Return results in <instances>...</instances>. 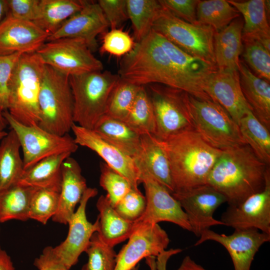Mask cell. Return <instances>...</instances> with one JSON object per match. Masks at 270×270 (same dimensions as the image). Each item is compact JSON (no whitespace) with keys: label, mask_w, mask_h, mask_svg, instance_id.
<instances>
[{"label":"cell","mask_w":270,"mask_h":270,"mask_svg":"<svg viewBox=\"0 0 270 270\" xmlns=\"http://www.w3.org/2000/svg\"><path fill=\"white\" fill-rule=\"evenodd\" d=\"M118 74L122 79L138 86L160 84L182 90L201 100H212L177 70L152 30L124 56Z\"/></svg>","instance_id":"6da1fadb"},{"label":"cell","mask_w":270,"mask_h":270,"mask_svg":"<svg viewBox=\"0 0 270 270\" xmlns=\"http://www.w3.org/2000/svg\"><path fill=\"white\" fill-rule=\"evenodd\" d=\"M269 168L248 145L230 148L222 150L206 184L222 194L228 206H236L264 189Z\"/></svg>","instance_id":"7a4b0ae2"},{"label":"cell","mask_w":270,"mask_h":270,"mask_svg":"<svg viewBox=\"0 0 270 270\" xmlns=\"http://www.w3.org/2000/svg\"><path fill=\"white\" fill-rule=\"evenodd\" d=\"M160 140L169 160L172 193L206 184L208 176L222 150L209 144L194 130Z\"/></svg>","instance_id":"3957f363"},{"label":"cell","mask_w":270,"mask_h":270,"mask_svg":"<svg viewBox=\"0 0 270 270\" xmlns=\"http://www.w3.org/2000/svg\"><path fill=\"white\" fill-rule=\"evenodd\" d=\"M46 66L38 52L24 54L12 71L7 110L24 125H38L40 122L38 96Z\"/></svg>","instance_id":"277c9868"},{"label":"cell","mask_w":270,"mask_h":270,"mask_svg":"<svg viewBox=\"0 0 270 270\" xmlns=\"http://www.w3.org/2000/svg\"><path fill=\"white\" fill-rule=\"evenodd\" d=\"M120 78L109 71H96L69 77L74 102V121L93 130L105 114L109 96Z\"/></svg>","instance_id":"5b68a950"},{"label":"cell","mask_w":270,"mask_h":270,"mask_svg":"<svg viewBox=\"0 0 270 270\" xmlns=\"http://www.w3.org/2000/svg\"><path fill=\"white\" fill-rule=\"evenodd\" d=\"M38 126L52 134L64 136L74 124V102L69 76L46 66L38 96Z\"/></svg>","instance_id":"8992f818"},{"label":"cell","mask_w":270,"mask_h":270,"mask_svg":"<svg viewBox=\"0 0 270 270\" xmlns=\"http://www.w3.org/2000/svg\"><path fill=\"white\" fill-rule=\"evenodd\" d=\"M185 98L194 130L209 144L221 150L246 144L238 125L218 103L187 92Z\"/></svg>","instance_id":"52a82bcc"},{"label":"cell","mask_w":270,"mask_h":270,"mask_svg":"<svg viewBox=\"0 0 270 270\" xmlns=\"http://www.w3.org/2000/svg\"><path fill=\"white\" fill-rule=\"evenodd\" d=\"M152 30L187 54L216 66L212 28L184 21L162 6Z\"/></svg>","instance_id":"ba28073f"},{"label":"cell","mask_w":270,"mask_h":270,"mask_svg":"<svg viewBox=\"0 0 270 270\" xmlns=\"http://www.w3.org/2000/svg\"><path fill=\"white\" fill-rule=\"evenodd\" d=\"M36 52L46 65L69 77L102 71L104 68L86 41L80 38H64L47 41Z\"/></svg>","instance_id":"9c48e42d"},{"label":"cell","mask_w":270,"mask_h":270,"mask_svg":"<svg viewBox=\"0 0 270 270\" xmlns=\"http://www.w3.org/2000/svg\"><path fill=\"white\" fill-rule=\"evenodd\" d=\"M148 86L156 138L164 140L182 132L194 130L186 104V92L160 84Z\"/></svg>","instance_id":"30bf717a"},{"label":"cell","mask_w":270,"mask_h":270,"mask_svg":"<svg viewBox=\"0 0 270 270\" xmlns=\"http://www.w3.org/2000/svg\"><path fill=\"white\" fill-rule=\"evenodd\" d=\"M3 114L20 142L24 170L53 155L74 153L78 148L68 134L59 136L42 129L38 125H24L14 119L7 110L3 111Z\"/></svg>","instance_id":"8fae6325"},{"label":"cell","mask_w":270,"mask_h":270,"mask_svg":"<svg viewBox=\"0 0 270 270\" xmlns=\"http://www.w3.org/2000/svg\"><path fill=\"white\" fill-rule=\"evenodd\" d=\"M136 166L140 184H143L145 190L146 207L141 217L134 222V228L139 225H154L161 222H168L191 232L186 214L178 201L144 168Z\"/></svg>","instance_id":"7c38bea8"},{"label":"cell","mask_w":270,"mask_h":270,"mask_svg":"<svg viewBox=\"0 0 270 270\" xmlns=\"http://www.w3.org/2000/svg\"><path fill=\"white\" fill-rule=\"evenodd\" d=\"M186 214L191 232L200 237L202 232L212 226L224 225L214 218L215 210L226 202V198L206 184L180 192L172 194Z\"/></svg>","instance_id":"4fadbf2b"},{"label":"cell","mask_w":270,"mask_h":270,"mask_svg":"<svg viewBox=\"0 0 270 270\" xmlns=\"http://www.w3.org/2000/svg\"><path fill=\"white\" fill-rule=\"evenodd\" d=\"M94 188H88L84 192L77 210L70 218L68 232L64 240L53 248L54 252L68 268L76 265L82 253L84 252L92 234L98 231V218L94 223L86 217L88 200L98 194Z\"/></svg>","instance_id":"5bb4252c"},{"label":"cell","mask_w":270,"mask_h":270,"mask_svg":"<svg viewBox=\"0 0 270 270\" xmlns=\"http://www.w3.org/2000/svg\"><path fill=\"white\" fill-rule=\"evenodd\" d=\"M207 240L216 242L229 253L234 270H250L254 256L261 246L270 241V234L254 228L236 229L230 235L210 230H202L194 246Z\"/></svg>","instance_id":"9a60e30c"},{"label":"cell","mask_w":270,"mask_h":270,"mask_svg":"<svg viewBox=\"0 0 270 270\" xmlns=\"http://www.w3.org/2000/svg\"><path fill=\"white\" fill-rule=\"evenodd\" d=\"M169 243L168 234L158 224L136 226L127 244L117 254L114 270H131L144 258H156Z\"/></svg>","instance_id":"2e32d148"},{"label":"cell","mask_w":270,"mask_h":270,"mask_svg":"<svg viewBox=\"0 0 270 270\" xmlns=\"http://www.w3.org/2000/svg\"><path fill=\"white\" fill-rule=\"evenodd\" d=\"M224 226L236 229L254 228L270 234V170L264 189L234 206H228L220 220Z\"/></svg>","instance_id":"e0dca14e"},{"label":"cell","mask_w":270,"mask_h":270,"mask_svg":"<svg viewBox=\"0 0 270 270\" xmlns=\"http://www.w3.org/2000/svg\"><path fill=\"white\" fill-rule=\"evenodd\" d=\"M71 130L74 136V142L78 146L88 148L96 152L109 167L125 177L132 188L139 190V171L132 158L106 141L93 130L74 123Z\"/></svg>","instance_id":"ac0fdd59"},{"label":"cell","mask_w":270,"mask_h":270,"mask_svg":"<svg viewBox=\"0 0 270 270\" xmlns=\"http://www.w3.org/2000/svg\"><path fill=\"white\" fill-rule=\"evenodd\" d=\"M49 36L33 22L6 15L0 23V56L36 52Z\"/></svg>","instance_id":"d6986e66"},{"label":"cell","mask_w":270,"mask_h":270,"mask_svg":"<svg viewBox=\"0 0 270 270\" xmlns=\"http://www.w3.org/2000/svg\"><path fill=\"white\" fill-rule=\"evenodd\" d=\"M203 90L238 125L241 118L252 111L242 94L238 70L218 69L206 82Z\"/></svg>","instance_id":"ffe728a7"},{"label":"cell","mask_w":270,"mask_h":270,"mask_svg":"<svg viewBox=\"0 0 270 270\" xmlns=\"http://www.w3.org/2000/svg\"><path fill=\"white\" fill-rule=\"evenodd\" d=\"M108 26L98 3L87 1L83 8L66 20L47 41L64 38H80L86 41L92 52L98 46L96 37L106 32Z\"/></svg>","instance_id":"44dd1931"},{"label":"cell","mask_w":270,"mask_h":270,"mask_svg":"<svg viewBox=\"0 0 270 270\" xmlns=\"http://www.w3.org/2000/svg\"><path fill=\"white\" fill-rule=\"evenodd\" d=\"M87 188L79 164L74 158L68 157L62 164L59 204L56 214L52 218V221L68 224Z\"/></svg>","instance_id":"7402d4cb"},{"label":"cell","mask_w":270,"mask_h":270,"mask_svg":"<svg viewBox=\"0 0 270 270\" xmlns=\"http://www.w3.org/2000/svg\"><path fill=\"white\" fill-rule=\"evenodd\" d=\"M152 30L155 39L177 70L188 80L204 91L205 83L217 70L216 66L187 54L160 34Z\"/></svg>","instance_id":"603a6c76"},{"label":"cell","mask_w":270,"mask_h":270,"mask_svg":"<svg viewBox=\"0 0 270 270\" xmlns=\"http://www.w3.org/2000/svg\"><path fill=\"white\" fill-rule=\"evenodd\" d=\"M238 71L244 96L256 118L268 130L270 128V82L256 76L240 60Z\"/></svg>","instance_id":"cb8c5ba5"},{"label":"cell","mask_w":270,"mask_h":270,"mask_svg":"<svg viewBox=\"0 0 270 270\" xmlns=\"http://www.w3.org/2000/svg\"><path fill=\"white\" fill-rule=\"evenodd\" d=\"M243 20L238 17L222 30L215 32L214 48L218 70H238L243 50Z\"/></svg>","instance_id":"d4e9b609"},{"label":"cell","mask_w":270,"mask_h":270,"mask_svg":"<svg viewBox=\"0 0 270 270\" xmlns=\"http://www.w3.org/2000/svg\"><path fill=\"white\" fill-rule=\"evenodd\" d=\"M171 194L174 192L168 155L160 139L150 134H141V150L135 160Z\"/></svg>","instance_id":"484cf974"},{"label":"cell","mask_w":270,"mask_h":270,"mask_svg":"<svg viewBox=\"0 0 270 270\" xmlns=\"http://www.w3.org/2000/svg\"><path fill=\"white\" fill-rule=\"evenodd\" d=\"M228 2L243 16L242 40H257L270 52V28L265 0H228Z\"/></svg>","instance_id":"4316f807"},{"label":"cell","mask_w":270,"mask_h":270,"mask_svg":"<svg viewBox=\"0 0 270 270\" xmlns=\"http://www.w3.org/2000/svg\"><path fill=\"white\" fill-rule=\"evenodd\" d=\"M93 130L134 160L139 157L141 134L124 121L104 114L98 121Z\"/></svg>","instance_id":"83f0119b"},{"label":"cell","mask_w":270,"mask_h":270,"mask_svg":"<svg viewBox=\"0 0 270 270\" xmlns=\"http://www.w3.org/2000/svg\"><path fill=\"white\" fill-rule=\"evenodd\" d=\"M96 206L99 212L97 233L100 240L112 248L128 240L134 231V222L122 217L106 196L99 197Z\"/></svg>","instance_id":"f1b7e54d"},{"label":"cell","mask_w":270,"mask_h":270,"mask_svg":"<svg viewBox=\"0 0 270 270\" xmlns=\"http://www.w3.org/2000/svg\"><path fill=\"white\" fill-rule=\"evenodd\" d=\"M71 154L62 153L40 160L24 170L17 184L32 188L60 190L62 164Z\"/></svg>","instance_id":"f546056e"},{"label":"cell","mask_w":270,"mask_h":270,"mask_svg":"<svg viewBox=\"0 0 270 270\" xmlns=\"http://www.w3.org/2000/svg\"><path fill=\"white\" fill-rule=\"evenodd\" d=\"M86 0H40L36 16L33 22L50 36L63 23L80 10Z\"/></svg>","instance_id":"4dcf8cb0"},{"label":"cell","mask_w":270,"mask_h":270,"mask_svg":"<svg viewBox=\"0 0 270 270\" xmlns=\"http://www.w3.org/2000/svg\"><path fill=\"white\" fill-rule=\"evenodd\" d=\"M20 148L12 129L0 142V192L17 184L24 172Z\"/></svg>","instance_id":"1f68e13d"},{"label":"cell","mask_w":270,"mask_h":270,"mask_svg":"<svg viewBox=\"0 0 270 270\" xmlns=\"http://www.w3.org/2000/svg\"><path fill=\"white\" fill-rule=\"evenodd\" d=\"M34 188L16 184L0 192V223L29 220Z\"/></svg>","instance_id":"d6a6232c"},{"label":"cell","mask_w":270,"mask_h":270,"mask_svg":"<svg viewBox=\"0 0 270 270\" xmlns=\"http://www.w3.org/2000/svg\"><path fill=\"white\" fill-rule=\"evenodd\" d=\"M238 126L246 144L262 162L269 166L270 130L256 118L252 111L248 112L241 118Z\"/></svg>","instance_id":"836d02e7"},{"label":"cell","mask_w":270,"mask_h":270,"mask_svg":"<svg viewBox=\"0 0 270 270\" xmlns=\"http://www.w3.org/2000/svg\"><path fill=\"white\" fill-rule=\"evenodd\" d=\"M240 16V12L228 0H199L197 5L198 24L210 26L216 32L222 30Z\"/></svg>","instance_id":"e575fe53"},{"label":"cell","mask_w":270,"mask_h":270,"mask_svg":"<svg viewBox=\"0 0 270 270\" xmlns=\"http://www.w3.org/2000/svg\"><path fill=\"white\" fill-rule=\"evenodd\" d=\"M128 19L131 21L136 42L146 36L162 6L156 0H126Z\"/></svg>","instance_id":"d590c367"},{"label":"cell","mask_w":270,"mask_h":270,"mask_svg":"<svg viewBox=\"0 0 270 270\" xmlns=\"http://www.w3.org/2000/svg\"><path fill=\"white\" fill-rule=\"evenodd\" d=\"M140 134L156 133V122L152 104L144 86H141L134 104L124 120Z\"/></svg>","instance_id":"8d00e7d4"},{"label":"cell","mask_w":270,"mask_h":270,"mask_svg":"<svg viewBox=\"0 0 270 270\" xmlns=\"http://www.w3.org/2000/svg\"><path fill=\"white\" fill-rule=\"evenodd\" d=\"M140 86L120 78L109 96L104 114L124 121L131 110Z\"/></svg>","instance_id":"74e56055"},{"label":"cell","mask_w":270,"mask_h":270,"mask_svg":"<svg viewBox=\"0 0 270 270\" xmlns=\"http://www.w3.org/2000/svg\"><path fill=\"white\" fill-rule=\"evenodd\" d=\"M60 191L52 188H34L30 202L29 218L46 224L57 212Z\"/></svg>","instance_id":"f35d334b"},{"label":"cell","mask_w":270,"mask_h":270,"mask_svg":"<svg viewBox=\"0 0 270 270\" xmlns=\"http://www.w3.org/2000/svg\"><path fill=\"white\" fill-rule=\"evenodd\" d=\"M84 252L88 260L81 270H114L117 254L100 240L97 232L92 234Z\"/></svg>","instance_id":"ab89813d"},{"label":"cell","mask_w":270,"mask_h":270,"mask_svg":"<svg viewBox=\"0 0 270 270\" xmlns=\"http://www.w3.org/2000/svg\"><path fill=\"white\" fill-rule=\"evenodd\" d=\"M242 44L245 62L256 76L270 82V52L257 40H242Z\"/></svg>","instance_id":"60d3db41"},{"label":"cell","mask_w":270,"mask_h":270,"mask_svg":"<svg viewBox=\"0 0 270 270\" xmlns=\"http://www.w3.org/2000/svg\"><path fill=\"white\" fill-rule=\"evenodd\" d=\"M100 184L106 191V196L114 207L132 189L129 181L120 174L109 167L105 162L100 164Z\"/></svg>","instance_id":"b9f144b4"},{"label":"cell","mask_w":270,"mask_h":270,"mask_svg":"<svg viewBox=\"0 0 270 270\" xmlns=\"http://www.w3.org/2000/svg\"><path fill=\"white\" fill-rule=\"evenodd\" d=\"M136 44L134 39L126 32L120 28L111 29L104 34L100 50L120 57L124 56L133 49Z\"/></svg>","instance_id":"7bdbcfd3"},{"label":"cell","mask_w":270,"mask_h":270,"mask_svg":"<svg viewBox=\"0 0 270 270\" xmlns=\"http://www.w3.org/2000/svg\"><path fill=\"white\" fill-rule=\"evenodd\" d=\"M146 200L139 190L132 188L114 207L124 218L134 222L144 214Z\"/></svg>","instance_id":"ee69618b"},{"label":"cell","mask_w":270,"mask_h":270,"mask_svg":"<svg viewBox=\"0 0 270 270\" xmlns=\"http://www.w3.org/2000/svg\"><path fill=\"white\" fill-rule=\"evenodd\" d=\"M22 54L0 56V108L4 111L8 107V84L10 78Z\"/></svg>","instance_id":"f6af8a7d"},{"label":"cell","mask_w":270,"mask_h":270,"mask_svg":"<svg viewBox=\"0 0 270 270\" xmlns=\"http://www.w3.org/2000/svg\"><path fill=\"white\" fill-rule=\"evenodd\" d=\"M98 3L111 29L119 28L128 19L126 0H99Z\"/></svg>","instance_id":"bcb514c9"},{"label":"cell","mask_w":270,"mask_h":270,"mask_svg":"<svg viewBox=\"0 0 270 270\" xmlns=\"http://www.w3.org/2000/svg\"><path fill=\"white\" fill-rule=\"evenodd\" d=\"M162 6L180 19L192 24H197L198 0H159Z\"/></svg>","instance_id":"7dc6e473"},{"label":"cell","mask_w":270,"mask_h":270,"mask_svg":"<svg viewBox=\"0 0 270 270\" xmlns=\"http://www.w3.org/2000/svg\"><path fill=\"white\" fill-rule=\"evenodd\" d=\"M6 15L15 18L34 22L36 16L40 0H6Z\"/></svg>","instance_id":"c3c4849f"},{"label":"cell","mask_w":270,"mask_h":270,"mask_svg":"<svg viewBox=\"0 0 270 270\" xmlns=\"http://www.w3.org/2000/svg\"><path fill=\"white\" fill-rule=\"evenodd\" d=\"M34 265L38 270H70L54 252L53 247H46L35 258Z\"/></svg>","instance_id":"681fc988"},{"label":"cell","mask_w":270,"mask_h":270,"mask_svg":"<svg viewBox=\"0 0 270 270\" xmlns=\"http://www.w3.org/2000/svg\"><path fill=\"white\" fill-rule=\"evenodd\" d=\"M182 252L180 248H171L166 250L159 254L156 258L157 270H166L167 263L170 258Z\"/></svg>","instance_id":"f907efd6"},{"label":"cell","mask_w":270,"mask_h":270,"mask_svg":"<svg viewBox=\"0 0 270 270\" xmlns=\"http://www.w3.org/2000/svg\"><path fill=\"white\" fill-rule=\"evenodd\" d=\"M0 270H16L11 258L0 246Z\"/></svg>","instance_id":"816d5d0a"},{"label":"cell","mask_w":270,"mask_h":270,"mask_svg":"<svg viewBox=\"0 0 270 270\" xmlns=\"http://www.w3.org/2000/svg\"><path fill=\"white\" fill-rule=\"evenodd\" d=\"M176 270H207L196 263L190 257L186 256L183 259L180 266Z\"/></svg>","instance_id":"f5cc1de1"},{"label":"cell","mask_w":270,"mask_h":270,"mask_svg":"<svg viewBox=\"0 0 270 270\" xmlns=\"http://www.w3.org/2000/svg\"><path fill=\"white\" fill-rule=\"evenodd\" d=\"M156 257L150 256L146 258V264L148 266L150 270H157L156 264ZM131 270H138V266H136Z\"/></svg>","instance_id":"db71d44e"},{"label":"cell","mask_w":270,"mask_h":270,"mask_svg":"<svg viewBox=\"0 0 270 270\" xmlns=\"http://www.w3.org/2000/svg\"><path fill=\"white\" fill-rule=\"evenodd\" d=\"M7 7L6 0H0V23L6 16Z\"/></svg>","instance_id":"11a10c76"},{"label":"cell","mask_w":270,"mask_h":270,"mask_svg":"<svg viewBox=\"0 0 270 270\" xmlns=\"http://www.w3.org/2000/svg\"><path fill=\"white\" fill-rule=\"evenodd\" d=\"M8 122L3 114V110L0 108V132L4 131L6 128Z\"/></svg>","instance_id":"9f6ffc18"},{"label":"cell","mask_w":270,"mask_h":270,"mask_svg":"<svg viewBox=\"0 0 270 270\" xmlns=\"http://www.w3.org/2000/svg\"><path fill=\"white\" fill-rule=\"evenodd\" d=\"M8 132L5 131L0 132V142L7 134Z\"/></svg>","instance_id":"6f0895ef"}]
</instances>
